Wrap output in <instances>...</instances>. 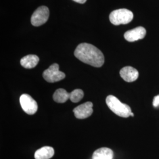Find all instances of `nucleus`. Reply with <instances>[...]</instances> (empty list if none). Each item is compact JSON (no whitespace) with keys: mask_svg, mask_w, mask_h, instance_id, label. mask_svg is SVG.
Returning a JSON list of instances; mask_svg holds the SVG:
<instances>
[{"mask_svg":"<svg viewBox=\"0 0 159 159\" xmlns=\"http://www.w3.org/2000/svg\"><path fill=\"white\" fill-rule=\"evenodd\" d=\"M74 56L83 63L95 67H100L104 63L102 52L89 43L80 44L74 51Z\"/></svg>","mask_w":159,"mask_h":159,"instance_id":"1","label":"nucleus"},{"mask_svg":"<svg viewBox=\"0 0 159 159\" xmlns=\"http://www.w3.org/2000/svg\"><path fill=\"white\" fill-rule=\"evenodd\" d=\"M106 102L108 108L116 115L124 118L130 116L131 110L130 106L122 103L117 97L113 95H109L106 98Z\"/></svg>","mask_w":159,"mask_h":159,"instance_id":"2","label":"nucleus"},{"mask_svg":"<svg viewBox=\"0 0 159 159\" xmlns=\"http://www.w3.org/2000/svg\"><path fill=\"white\" fill-rule=\"evenodd\" d=\"M133 18V12L125 8L118 9L111 12L109 19L111 23L115 25L127 24L130 23Z\"/></svg>","mask_w":159,"mask_h":159,"instance_id":"3","label":"nucleus"},{"mask_svg":"<svg viewBox=\"0 0 159 159\" xmlns=\"http://www.w3.org/2000/svg\"><path fill=\"white\" fill-rule=\"evenodd\" d=\"M44 79L48 83H55L66 77V74L59 70V65L54 63L46 70L43 74Z\"/></svg>","mask_w":159,"mask_h":159,"instance_id":"4","label":"nucleus"},{"mask_svg":"<svg viewBox=\"0 0 159 159\" xmlns=\"http://www.w3.org/2000/svg\"><path fill=\"white\" fill-rule=\"evenodd\" d=\"M50 16V11L46 6L39 7L33 14L31 18V23L35 27L43 25L47 21Z\"/></svg>","mask_w":159,"mask_h":159,"instance_id":"5","label":"nucleus"},{"mask_svg":"<svg viewBox=\"0 0 159 159\" xmlns=\"http://www.w3.org/2000/svg\"><path fill=\"white\" fill-rule=\"evenodd\" d=\"M20 102L23 110L28 114L33 115L38 109L37 103L32 97L27 94H24L20 98Z\"/></svg>","mask_w":159,"mask_h":159,"instance_id":"6","label":"nucleus"},{"mask_svg":"<svg viewBox=\"0 0 159 159\" xmlns=\"http://www.w3.org/2000/svg\"><path fill=\"white\" fill-rule=\"evenodd\" d=\"M93 103L89 102L75 107L73 110L75 117L79 119H84L90 117L93 112Z\"/></svg>","mask_w":159,"mask_h":159,"instance_id":"7","label":"nucleus"},{"mask_svg":"<svg viewBox=\"0 0 159 159\" xmlns=\"http://www.w3.org/2000/svg\"><path fill=\"white\" fill-rule=\"evenodd\" d=\"M146 34V30L143 27H138L135 29L126 31L124 37L129 42H134L144 38Z\"/></svg>","mask_w":159,"mask_h":159,"instance_id":"8","label":"nucleus"},{"mask_svg":"<svg viewBox=\"0 0 159 159\" xmlns=\"http://www.w3.org/2000/svg\"><path fill=\"white\" fill-rule=\"evenodd\" d=\"M120 74L121 77L127 82H133L136 81L139 75V71L136 68H133L131 66H126L122 68Z\"/></svg>","mask_w":159,"mask_h":159,"instance_id":"9","label":"nucleus"},{"mask_svg":"<svg viewBox=\"0 0 159 159\" xmlns=\"http://www.w3.org/2000/svg\"><path fill=\"white\" fill-rule=\"evenodd\" d=\"M54 150L50 146H44L37 150L34 154L35 159H50L54 156Z\"/></svg>","mask_w":159,"mask_h":159,"instance_id":"10","label":"nucleus"},{"mask_svg":"<svg viewBox=\"0 0 159 159\" xmlns=\"http://www.w3.org/2000/svg\"><path fill=\"white\" fill-rule=\"evenodd\" d=\"M39 62V58L36 55H27L21 58L20 64L23 67L25 68H34Z\"/></svg>","mask_w":159,"mask_h":159,"instance_id":"11","label":"nucleus"},{"mask_svg":"<svg viewBox=\"0 0 159 159\" xmlns=\"http://www.w3.org/2000/svg\"><path fill=\"white\" fill-rule=\"evenodd\" d=\"M113 150L107 148H102L96 150L93 154V159H113Z\"/></svg>","mask_w":159,"mask_h":159,"instance_id":"12","label":"nucleus"},{"mask_svg":"<svg viewBox=\"0 0 159 159\" xmlns=\"http://www.w3.org/2000/svg\"><path fill=\"white\" fill-rule=\"evenodd\" d=\"M53 99L56 102L64 103L70 99V93L63 89H57L53 94Z\"/></svg>","mask_w":159,"mask_h":159,"instance_id":"13","label":"nucleus"},{"mask_svg":"<svg viewBox=\"0 0 159 159\" xmlns=\"http://www.w3.org/2000/svg\"><path fill=\"white\" fill-rule=\"evenodd\" d=\"M84 97V92L81 89H75L70 93V100L73 102H80Z\"/></svg>","mask_w":159,"mask_h":159,"instance_id":"14","label":"nucleus"},{"mask_svg":"<svg viewBox=\"0 0 159 159\" xmlns=\"http://www.w3.org/2000/svg\"><path fill=\"white\" fill-rule=\"evenodd\" d=\"M153 105L156 108L159 107V94L154 97Z\"/></svg>","mask_w":159,"mask_h":159,"instance_id":"15","label":"nucleus"},{"mask_svg":"<svg viewBox=\"0 0 159 159\" xmlns=\"http://www.w3.org/2000/svg\"><path fill=\"white\" fill-rule=\"evenodd\" d=\"M73 1L79 3V4H84V3H85L87 0H73Z\"/></svg>","mask_w":159,"mask_h":159,"instance_id":"16","label":"nucleus"},{"mask_svg":"<svg viewBox=\"0 0 159 159\" xmlns=\"http://www.w3.org/2000/svg\"><path fill=\"white\" fill-rule=\"evenodd\" d=\"M134 113L131 112L130 114V116H131V117H134Z\"/></svg>","mask_w":159,"mask_h":159,"instance_id":"17","label":"nucleus"}]
</instances>
